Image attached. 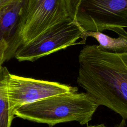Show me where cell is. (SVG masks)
<instances>
[{
    "label": "cell",
    "instance_id": "cell-1",
    "mask_svg": "<svg viewBox=\"0 0 127 127\" xmlns=\"http://www.w3.org/2000/svg\"><path fill=\"white\" fill-rule=\"evenodd\" d=\"M78 85L97 103L127 120V52L104 51L96 45H86L78 56Z\"/></svg>",
    "mask_w": 127,
    "mask_h": 127
},
{
    "label": "cell",
    "instance_id": "cell-2",
    "mask_svg": "<svg viewBox=\"0 0 127 127\" xmlns=\"http://www.w3.org/2000/svg\"><path fill=\"white\" fill-rule=\"evenodd\" d=\"M99 107L87 92H66L25 104L14 116L32 122L46 124L50 127L64 123L77 122L88 125Z\"/></svg>",
    "mask_w": 127,
    "mask_h": 127
},
{
    "label": "cell",
    "instance_id": "cell-3",
    "mask_svg": "<svg viewBox=\"0 0 127 127\" xmlns=\"http://www.w3.org/2000/svg\"><path fill=\"white\" fill-rule=\"evenodd\" d=\"M69 16L85 31L127 27V0H65Z\"/></svg>",
    "mask_w": 127,
    "mask_h": 127
},
{
    "label": "cell",
    "instance_id": "cell-4",
    "mask_svg": "<svg viewBox=\"0 0 127 127\" xmlns=\"http://www.w3.org/2000/svg\"><path fill=\"white\" fill-rule=\"evenodd\" d=\"M84 31L74 19L68 16L20 46L15 58L20 62H34L69 46L85 44Z\"/></svg>",
    "mask_w": 127,
    "mask_h": 127
},
{
    "label": "cell",
    "instance_id": "cell-5",
    "mask_svg": "<svg viewBox=\"0 0 127 127\" xmlns=\"http://www.w3.org/2000/svg\"><path fill=\"white\" fill-rule=\"evenodd\" d=\"M67 17L65 0H22L15 36L18 49Z\"/></svg>",
    "mask_w": 127,
    "mask_h": 127
},
{
    "label": "cell",
    "instance_id": "cell-6",
    "mask_svg": "<svg viewBox=\"0 0 127 127\" xmlns=\"http://www.w3.org/2000/svg\"><path fill=\"white\" fill-rule=\"evenodd\" d=\"M11 115L21 106L58 94L78 91V88L58 82L35 79L9 74L7 80Z\"/></svg>",
    "mask_w": 127,
    "mask_h": 127
},
{
    "label": "cell",
    "instance_id": "cell-7",
    "mask_svg": "<svg viewBox=\"0 0 127 127\" xmlns=\"http://www.w3.org/2000/svg\"><path fill=\"white\" fill-rule=\"evenodd\" d=\"M22 0H18L0 12V41L4 40L8 44L6 61L14 56L18 49L15 36Z\"/></svg>",
    "mask_w": 127,
    "mask_h": 127
},
{
    "label": "cell",
    "instance_id": "cell-8",
    "mask_svg": "<svg viewBox=\"0 0 127 127\" xmlns=\"http://www.w3.org/2000/svg\"><path fill=\"white\" fill-rule=\"evenodd\" d=\"M113 31L118 34V38H112L102 32L84 31V39L86 41L87 37L95 39L99 45L98 47L107 52L121 54L127 52V32L124 28H116Z\"/></svg>",
    "mask_w": 127,
    "mask_h": 127
},
{
    "label": "cell",
    "instance_id": "cell-9",
    "mask_svg": "<svg viewBox=\"0 0 127 127\" xmlns=\"http://www.w3.org/2000/svg\"><path fill=\"white\" fill-rule=\"evenodd\" d=\"M10 73L7 68H0V127H10L14 117L9 112L7 80Z\"/></svg>",
    "mask_w": 127,
    "mask_h": 127
},
{
    "label": "cell",
    "instance_id": "cell-10",
    "mask_svg": "<svg viewBox=\"0 0 127 127\" xmlns=\"http://www.w3.org/2000/svg\"><path fill=\"white\" fill-rule=\"evenodd\" d=\"M8 48L7 42L4 40L0 41V68L2 66L3 63L6 61L5 56Z\"/></svg>",
    "mask_w": 127,
    "mask_h": 127
},
{
    "label": "cell",
    "instance_id": "cell-11",
    "mask_svg": "<svg viewBox=\"0 0 127 127\" xmlns=\"http://www.w3.org/2000/svg\"><path fill=\"white\" fill-rule=\"evenodd\" d=\"M18 0H0V12L13 4Z\"/></svg>",
    "mask_w": 127,
    "mask_h": 127
},
{
    "label": "cell",
    "instance_id": "cell-12",
    "mask_svg": "<svg viewBox=\"0 0 127 127\" xmlns=\"http://www.w3.org/2000/svg\"><path fill=\"white\" fill-rule=\"evenodd\" d=\"M126 126V120L122 119V122L118 125H117L113 127H125ZM86 127H109L107 126H106L104 124H97V125H87Z\"/></svg>",
    "mask_w": 127,
    "mask_h": 127
}]
</instances>
